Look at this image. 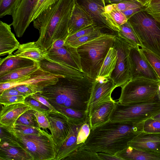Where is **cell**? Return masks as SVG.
Returning <instances> with one entry per match:
<instances>
[{
    "mask_svg": "<svg viewBox=\"0 0 160 160\" xmlns=\"http://www.w3.org/2000/svg\"><path fill=\"white\" fill-rule=\"evenodd\" d=\"M157 97L158 100L160 101V81L158 84V88L157 91Z\"/></svg>",
    "mask_w": 160,
    "mask_h": 160,
    "instance_id": "91938a15",
    "label": "cell"
},
{
    "mask_svg": "<svg viewBox=\"0 0 160 160\" xmlns=\"http://www.w3.org/2000/svg\"><path fill=\"white\" fill-rule=\"evenodd\" d=\"M117 59L116 49L114 47L110 48L103 62L98 78L110 77L115 68Z\"/></svg>",
    "mask_w": 160,
    "mask_h": 160,
    "instance_id": "83f0119b",
    "label": "cell"
},
{
    "mask_svg": "<svg viewBox=\"0 0 160 160\" xmlns=\"http://www.w3.org/2000/svg\"><path fill=\"white\" fill-rule=\"evenodd\" d=\"M144 122L132 123L109 121L90 128L82 146L94 152L115 155L126 148L128 142L144 132Z\"/></svg>",
    "mask_w": 160,
    "mask_h": 160,
    "instance_id": "6da1fadb",
    "label": "cell"
},
{
    "mask_svg": "<svg viewBox=\"0 0 160 160\" xmlns=\"http://www.w3.org/2000/svg\"><path fill=\"white\" fill-rule=\"evenodd\" d=\"M160 80H155L144 78L130 80L121 87L118 101L124 105L140 104L151 102L157 97Z\"/></svg>",
    "mask_w": 160,
    "mask_h": 160,
    "instance_id": "52a82bcc",
    "label": "cell"
},
{
    "mask_svg": "<svg viewBox=\"0 0 160 160\" xmlns=\"http://www.w3.org/2000/svg\"><path fill=\"white\" fill-rule=\"evenodd\" d=\"M160 3V0H151L149 3Z\"/></svg>",
    "mask_w": 160,
    "mask_h": 160,
    "instance_id": "94428289",
    "label": "cell"
},
{
    "mask_svg": "<svg viewBox=\"0 0 160 160\" xmlns=\"http://www.w3.org/2000/svg\"><path fill=\"white\" fill-rule=\"evenodd\" d=\"M0 160H34L32 155L0 127Z\"/></svg>",
    "mask_w": 160,
    "mask_h": 160,
    "instance_id": "7c38bea8",
    "label": "cell"
},
{
    "mask_svg": "<svg viewBox=\"0 0 160 160\" xmlns=\"http://www.w3.org/2000/svg\"><path fill=\"white\" fill-rule=\"evenodd\" d=\"M39 67L38 63L16 69L0 77V82L16 80L24 77L34 72Z\"/></svg>",
    "mask_w": 160,
    "mask_h": 160,
    "instance_id": "f546056e",
    "label": "cell"
},
{
    "mask_svg": "<svg viewBox=\"0 0 160 160\" xmlns=\"http://www.w3.org/2000/svg\"><path fill=\"white\" fill-rule=\"evenodd\" d=\"M145 7L143 8L131 9L122 12L128 19L130 17L135 14L141 10L145 9Z\"/></svg>",
    "mask_w": 160,
    "mask_h": 160,
    "instance_id": "f5cc1de1",
    "label": "cell"
},
{
    "mask_svg": "<svg viewBox=\"0 0 160 160\" xmlns=\"http://www.w3.org/2000/svg\"><path fill=\"white\" fill-rule=\"evenodd\" d=\"M2 128L32 155L34 160H54L56 146L51 134L47 131L41 129L38 133L24 135L10 127Z\"/></svg>",
    "mask_w": 160,
    "mask_h": 160,
    "instance_id": "5b68a950",
    "label": "cell"
},
{
    "mask_svg": "<svg viewBox=\"0 0 160 160\" xmlns=\"http://www.w3.org/2000/svg\"><path fill=\"white\" fill-rule=\"evenodd\" d=\"M30 109V107L24 103L2 106L0 112V127H13L19 118Z\"/></svg>",
    "mask_w": 160,
    "mask_h": 160,
    "instance_id": "ffe728a7",
    "label": "cell"
},
{
    "mask_svg": "<svg viewBox=\"0 0 160 160\" xmlns=\"http://www.w3.org/2000/svg\"><path fill=\"white\" fill-rule=\"evenodd\" d=\"M46 116L49 122L50 130L56 150L69 134L70 121L66 115L57 110L51 111Z\"/></svg>",
    "mask_w": 160,
    "mask_h": 160,
    "instance_id": "2e32d148",
    "label": "cell"
},
{
    "mask_svg": "<svg viewBox=\"0 0 160 160\" xmlns=\"http://www.w3.org/2000/svg\"><path fill=\"white\" fill-rule=\"evenodd\" d=\"M62 76L51 74L40 67L27 75L21 78L5 82H0V93L5 90L18 86L25 84L31 86L36 92L44 88L55 84Z\"/></svg>",
    "mask_w": 160,
    "mask_h": 160,
    "instance_id": "30bf717a",
    "label": "cell"
},
{
    "mask_svg": "<svg viewBox=\"0 0 160 160\" xmlns=\"http://www.w3.org/2000/svg\"><path fill=\"white\" fill-rule=\"evenodd\" d=\"M93 24L94 23L91 16L74 2L68 25V36Z\"/></svg>",
    "mask_w": 160,
    "mask_h": 160,
    "instance_id": "cb8c5ba5",
    "label": "cell"
},
{
    "mask_svg": "<svg viewBox=\"0 0 160 160\" xmlns=\"http://www.w3.org/2000/svg\"><path fill=\"white\" fill-rule=\"evenodd\" d=\"M74 0H59L42 13L32 21L38 30L37 41L47 51L57 40L65 41L68 36V28Z\"/></svg>",
    "mask_w": 160,
    "mask_h": 160,
    "instance_id": "7a4b0ae2",
    "label": "cell"
},
{
    "mask_svg": "<svg viewBox=\"0 0 160 160\" xmlns=\"http://www.w3.org/2000/svg\"><path fill=\"white\" fill-rule=\"evenodd\" d=\"M38 64L42 69L51 74L66 78H82L81 72L62 62L52 60L47 57Z\"/></svg>",
    "mask_w": 160,
    "mask_h": 160,
    "instance_id": "d6986e66",
    "label": "cell"
},
{
    "mask_svg": "<svg viewBox=\"0 0 160 160\" xmlns=\"http://www.w3.org/2000/svg\"><path fill=\"white\" fill-rule=\"evenodd\" d=\"M48 51L37 41L20 44L14 54L38 63L47 57Z\"/></svg>",
    "mask_w": 160,
    "mask_h": 160,
    "instance_id": "603a6c76",
    "label": "cell"
},
{
    "mask_svg": "<svg viewBox=\"0 0 160 160\" xmlns=\"http://www.w3.org/2000/svg\"><path fill=\"white\" fill-rule=\"evenodd\" d=\"M139 49L160 79V57L143 47Z\"/></svg>",
    "mask_w": 160,
    "mask_h": 160,
    "instance_id": "d6a6232c",
    "label": "cell"
},
{
    "mask_svg": "<svg viewBox=\"0 0 160 160\" xmlns=\"http://www.w3.org/2000/svg\"><path fill=\"white\" fill-rule=\"evenodd\" d=\"M104 1L106 5L109 4H117L125 2H138L136 0H104Z\"/></svg>",
    "mask_w": 160,
    "mask_h": 160,
    "instance_id": "11a10c76",
    "label": "cell"
},
{
    "mask_svg": "<svg viewBox=\"0 0 160 160\" xmlns=\"http://www.w3.org/2000/svg\"><path fill=\"white\" fill-rule=\"evenodd\" d=\"M90 127L89 118L80 128L78 135V143L83 144L88 136L90 132Z\"/></svg>",
    "mask_w": 160,
    "mask_h": 160,
    "instance_id": "ee69618b",
    "label": "cell"
},
{
    "mask_svg": "<svg viewBox=\"0 0 160 160\" xmlns=\"http://www.w3.org/2000/svg\"><path fill=\"white\" fill-rule=\"evenodd\" d=\"M116 102L113 100L106 102L98 107L89 114L90 128L109 121Z\"/></svg>",
    "mask_w": 160,
    "mask_h": 160,
    "instance_id": "d4e9b609",
    "label": "cell"
},
{
    "mask_svg": "<svg viewBox=\"0 0 160 160\" xmlns=\"http://www.w3.org/2000/svg\"><path fill=\"white\" fill-rule=\"evenodd\" d=\"M144 6H146L148 4L151 0H136Z\"/></svg>",
    "mask_w": 160,
    "mask_h": 160,
    "instance_id": "6f0895ef",
    "label": "cell"
},
{
    "mask_svg": "<svg viewBox=\"0 0 160 160\" xmlns=\"http://www.w3.org/2000/svg\"><path fill=\"white\" fill-rule=\"evenodd\" d=\"M36 62L25 58L11 54L0 58V77L12 71L22 68L31 66Z\"/></svg>",
    "mask_w": 160,
    "mask_h": 160,
    "instance_id": "4316f807",
    "label": "cell"
},
{
    "mask_svg": "<svg viewBox=\"0 0 160 160\" xmlns=\"http://www.w3.org/2000/svg\"><path fill=\"white\" fill-rule=\"evenodd\" d=\"M14 88L27 97L36 93L34 90L28 85L23 84L18 86Z\"/></svg>",
    "mask_w": 160,
    "mask_h": 160,
    "instance_id": "c3c4849f",
    "label": "cell"
},
{
    "mask_svg": "<svg viewBox=\"0 0 160 160\" xmlns=\"http://www.w3.org/2000/svg\"><path fill=\"white\" fill-rule=\"evenodd\" d=\"M160 111V101L157 98L147 103L132 105L116 102L110 120L135 123L146 121Z\"/></svg>",
    "mask_w": 160,
    "mask_h": 160,
    "instance_id": "ba28073f",
    "label": "cell"
},
{
    "mask_svg": "<svg viewBox=\"0 0 160 160\" xmlns=\"http://www.w3.org/2000/svg\"><path fill=\"white\" fill-rule=\"evenodd\" d=\"M82 145L64 160H100L97 152L85 149L82 147Z\"/></svg>",
    "mask_w": 160,
    "mask_h": 160,
    "instance_id": "1f68e13d",
    "label": "cell"
},
{
    "mask_svg": "<svg viewBox=\"0 0 160 160\" xmlns=\"http://www.w3.org/2000/svg\"><path fill=\"white\" fill-rule=\"evenodd\" d=\"M70 120L71 128L69 134L61 145L56 149V155L54 160H64L83 144H78V138L80 128L86 122L78 123Z\"/></svg>",
    "mask_w": 160,
    "mask_h": 160,
    "instance_id": "ac0fdd59",
    "label": "cell"
},
{
    "mask_svg": "<svg viewBox=\"0 0 160 160\" xmlns=\"http://www.w3.org/2000/svg\"><path fill=\"white\" fill-rule=\"evenodd\" d=\"M36 118L39 127L43 129L48 128L50 129V126L48 118L46 116L42 113L36 111Z\"/></svg>",
    "mask_w": 160,
    "mask_h": 160,
    "instance_id": "bcb514c9",
    "label": "cell"
},
{
    "mask_svg": "<svg viewBox=\"0 0 160 160\" xmlns=\"http://www.w3.org/2000/svg\"><path fill=\"white\" fill-rule=\"evenodd\" d=\"M50 104L57 111L66 115L70 120L74 122L83 123L88 118L86 111L75 110L56 103Z\"/></svg>",
    "mask_w": 160,
    "mask_h": 160,
    "instance_id": "f1b7e54d",
    "label": "cell"
},
{
    "mask_svg": "<svg viewBox=\"0 0 160 160\" xmlns=\"http://www.w3.org/2000/svg\"><path fill=\"white\" fill-rule=\"evenodd\" d=\"M29 96L37 100L45 105L48 107L52 111H56V110L50 104L47 100L42 96L39 92L34 93Z\"/></svg>",
    "mask_w": 160,
    "mask_h": 160,
    "instance_id": "681fc988",
    "label": "cell"
},
{
    "mask_svg": "<svg viewBox=\"0 0 160 160\" xmlns=\"http://www.w3.org/2000/svg\"><path fill=\"white\" fill-rule=\"evenodd\" d=\"M65 43V40L62 39H58L53 43L50 48L58 49L64 46Z\"/></svg>",
    "mask_w": 160,
    "mask_h": 160,
    "instance_id": "db71d44e",
    "label": "cell"
},
{
    "mask_svg": "<svg viewBox=\"0 0 160 160\" xmlns=\"http://www.w3.org/2000/svg\"><path fill=\"white\" fill-rule=\"evenodd\" d=\"M117 34L124 39L132 46L141 47V44L132 28L127 21L120 26Z\"/></svg>",
    "mask_w": 160,
    "mask_h": 160,
    "instance_id": "4dcf8cb0",
    "label": "cell"
},
{
    "mask_svg": "<svg viewBox=\"0 0 160 160\" xmlns=\"http://www.w3.org/2000/svg\"><path fill=\"white\" fill-rule=\"evenodd\" d=\"M139 47L131 46L130 49V80L141 77L155 80H160L140 52Z\"/></svg>",
    "mask_w": 160,
    "mask_h": 160,
    "instance_id": "9a60e30c",
    "label": "cell"
},
{
    "mask_svg": "<svg viewBox=\"0 0 160 160\" xmlns=\"http://www.w3.org/2000/svg\"><path fill=\"white\" fill-rule=\"evenodd\" d=\"M115 36L104 34L77 48L84 76L93 81L98 78L109 49L113 47Z\"/></svg>",
    "mask_w": 160,
    "mask_h": 160,
    "instance_id": "277c9868",
    "label": "cell"
},
{
    "mask_svg": "<svg viewBox=\"0 0 160 160\" xmlns=\"http://www.w3.org/2000/svg\"><path fill=\"white\" fill-rule=\"evenodd\" d=\"M27 96H14L8 97H0V103L3 105H8L18 103H24Z\"/></svg>",
    "mask_w": 160,
    "mask_h": 160,
    "instance_id": "7bdbcfd3",
    "label": "cell"
},
{
    "mask_svg": "<svg viewBox=\"0 0 160 160\" xmlns=\"http://www.w3.org/2000/svg\"><path fill=\"white\" fill-rule=\"evenodd\" d=\"M133 148L160 152V133L142 132L128 142Z\"/></svg>",
    "mask_w": 160,
    "mask_h": 160,
    "instance_id": "44dd1931",
    "label": "cell"
},
{
    "mask_svg": "<svg viewBox=\"0 0 160 160\" xmlns=\"http://www.w3.org/2000/svg\"><path fill=\"white\" fill-rule=\"evenodd\" d=\"M24 103L28 106L31 109L42 113L46 115L52 111L48 107L29 96L26 97Z\"/></svg>",
    "mask_w": 160,
    "mask_h": 160,
    "instance_id": "d590c367",
    "label": "cell"
},
{
    "mask_svg": "<svg viewBox=\"0 0 160 160\" xmlns=\"http://www.w3.org/2000/svg\"><path fill=\"white\" fill-rule=\"evenodd\" d=\"M16 131L24 135L37 134L41 130L38 128L20 124H15L13 127H11Z\"/></svg>",
    "mask_w": 160,
    "mask_h": 160,
    "instance_id": "b9f144b4",
    "label": "cell"
},
{
    "mask_svg": "<svg viewBox=\"0 0 160 160\" xmlns=\"http://www.w3.org/2000/svg\"><path fill=\"white\" fill-rule=\"evenodd\" d=\"M116 5L118 8L121 11L133 8H143L145 7L138 2H123L116 4Z\"/></svg>",
    "mask_w": 160,
    "mask_h": 160,
    "instance_id": "7dc6e473",
    "label": "cell"
},
{
    "mask_svg": "<svg viewBox=\"0 0 160 160\" xmlns=\"http://www.w3.org/2000/svg\"><path fill=\"white\" fill-rule=\"evenodd\" d=\"M36 112L32 109L27 110L19 118L15 124L40 128L35 116Z\"/></svg>",
    "mask_w": 160,
    "mask_h": 160,
    "instance_id": "836d02e7",
    "label": "cell"
},
{
    "mask_svg": "<svg viewBox=\"0 0 160 160\" xmlns=\"http://www.w3.org/2000/svg\"><path fill=\"white\" fill-rule=\"evenodd\" d=\"M98 30L101 31L95 24L88 26L68 36L65 41V44H68L85 35Z\"/></svg>",
    "mask_w": 160,
    "mask_h": 160,
    "instance_id": "ab89813d",
    "label": "cell"
},
{
    "mask_svg": "<svg viewBox=\"0 0 160 160\" xmlns=\"http://www.w3.org/2000/svg\"><path fill=\"white\" fill-rule=\"evenodd\" d=\"M102 0L103 2H104V0Z\"/></svg>",
    "mask_w": 160,
    "mask_h": 160,
    "instance_id": "6125c7cd",
    "label": "cell"
},
{
    "mask_svg": "<svg viewBox=\"0 0 160 160\" xmlns=\"http://www.w3.org/2000/svg\"><path fill=\"white\" fill-rule=\"evenodd\" d=\"M113 4H109L106 5L105 7V13L108 14L113 9Z\"/></svg>",
    "mask_w": 160,
    "mask_h": 160,
    "instance_id": "9f6ffc18",
    "label": "cell"
},
{
    "mask_svg": "<svg viewBox=\"0 0 160 160\" xmlns=\"http://www.w3.org/2000/svg\"><path fill=\"white\" fill-rule=\"evenodd\" d=\"M131 46L124 39L116 35L113 47L117 51V59L110 78L117 87H121L130 79L129 53Z\"/></svg>",
    "mask_w": 160,
    "mask_h": 160,
    "instance_id": "9c48e42d",
    "label": "cell"
},
{
    "mask_svg": "<svg viewBox=\"0 0 160 160\" xmlns=\"http://www.w3.org/2000/svg\"><path fill=\"white\" fill-rule=\"evenodd\" d=\"M59 0H38L31 17V22Z\"/></svg>",
    "mask_w": 160,
    "mask_h": 160,
    "instance_id": "8d00e7d4",
    "label": "cell"
},
{
    "mask_svg": "<svg viewBox=\"0 0 160 160\" xmlns=\"http://www.w3.org/2000/svg\"><path fill=\"white\" fill-rule=\"evenodd\" d=\"M117 87L110 77H99L94 81L87 111L88 115L101 104L113 100L111 94Z\"/></svg>",
    "mask_w": 160,
    "mask_h": 160,
    "instance_id": "5bb4252c",
    "label": "cell"
},
{
    "mask_svg": "<svg viewBox=\"0 0 160 160\" xmlns=\"http://www.w3.org/2000/svg\"><path fill=\"white\" fill-rule=\"evenodd\" d=\"M19 95H25L16 90L14 88L5 90L0 93L1 97Z\"/></svg>",
    "mask_w": 160,
    "mask_h": 160,
    "instance_id": "f907efd6",
    "label": "cell"
},
{
    "mask_svg": "<svg viewBox=\"0 0 160 160\" xmlns=\"http://www.w3.org/2000/svg\"><path fill=\"white\" fill-rule=\"evenodd\" d=\"M55 61L62 62L82 72L80 60L77 48L65 44L58 49L50 48L47 57Z\"/></svg>",
    "mask_w": 160,
    "mask_h": 160,
    "instance_id": "e0dca14e",
    "label": "cell"
},
{
    "mask_svg": "<svg viewBox=\"0 0 160 160\" xmlns=\"http://www.w3.org/2000/svg\"><path fill=\"white\" fill-rule=\"evenodd\" d=\"M104 34H105V33L103 32L101 30H97L80 37L67 44L77 48L79 46Z\"/></svg>",
    "mask_w": 160,
    "mask_h": 160,
    "instance_id": "e575fe53",
    "label": "cell"
},
{
    "mask_svg": "<svg viewBox=\"0 0 160 160\" xmlns=\"http://www.w3.org/2000/svg\"><path fill=\"white\" fill-rule=\"evenodd\" d=\"M128 22L140 42L142 47L160 57V23L145 9L133 15Z\"/></svg>",
    "mask_w": 160,
    "mask_h": 160,
    "instance_id": "8992f818",
    "label": "cell"
},
{
    "mask_svg": "<svg viewBox=\"0 0 160 160\" xmlns=\"http://www.w3.org/2000/svg\"><path fill=\"white\" fill-rule=\"evenodd\" d=\"M144 132L147 133H160V120L149 118L145 121Z\"/></svg>",
    "mask_w": 160,
    "mask_h": 160,
    "instance_id": "60d3db41",
    "label": "cell"
},
{
    "mask_svg": "<svg viewBox=\"0 0 160 160\" xmlns=\"http://www.w3.org/2000/svg\"><path fill=\"white\" fill-rule=\"evenodd\" d=\"M113 6L112 10L109 13L105 14L120 28V26L126 22L128 19L122 12L118 8L116 4H113Z\"/></svg>",
    "mask_w": 160,
    "mask_h": 160,
    "instance_id": "74e56055",
    "label": "cell"
},
{
    "mask_svg": "<svg viewBox=\"0 0 160 160\" xmlns=\"http://www.w3.org/2000/svg\"><path fill=\"white\" fill-rule=\"evenodd\" d=\"M92 18L94 23L104 33L116 35L120 28L106 16V4L102 0H74Z\"/></svg>",
    "mask_w": 160,
    "mask_h": 160,
    "instance_id": "8fae6325",
    "label": "cell"
},
{
    "mask_svg": "<svg viewBox=\"0 0 160 160\" xmlns=\"http://www.w3.org/2000/svg\"><path fill=\"white\" fill-rule=\"evenodd\" d=\"M11 24L0 22V56L10 55L17 50L20 43L11 30Z\"/></svg>",
    "mask_w": 160,
    "mask_h": 160,
    "instance_id": "7402d4cb",
    "label": "cell"
},
{
    "mask_svg": "<svg viewBox=\"0 0 160 160\" xmlns=\"http://www.w3.org/2000/svg\"><path fill=\"white\" fill-rule=\"evenodd\" d=\"M145 10L160 23V3H149L145 6Z\"/></svg>",
    "mask_w": 160,
    "mask_h": 160,
    "instance_id": "f6af8a7d",
    "label": "cell"
},
{
    "mask_svg": "<svg viewBox=\"0 0 160 160\" xmlns=\"http://www.w3.org/2000/svg\"><path fill=\"white\" fill-rule=\"evenodd\" d=\"M151 118L154 119L160 120V111L152 116Z\"/></svg>",
    "mask_w": 160,
    "mask_h": 160,
    "instance_id": "680465c9",
    "label": "cell"
},
{
    "mask_svg": "<svg viewBox=\"0 0 160 160\" xmlns=\"http://www.w3.org/2000/svg\"><path fill=\"white\" fill-rule=\"evenodd\" d=\"M38 0H18L11 16L16 36H22L31 22V17Z\"/></svg>",
    "mask_w": 160,
    "mask_h": 160,
    "instance_id": "4fadbf2b",
    "label": "cell"
},
{
    "mask_svg": "<svg viewBox=\"0 0 160 160\" xmlns=\"http://www.w3.org/2000/svg\"><path fill=\"white\" fill-rule=\"evenodd\" d=\"M18 0H0V18L12 16Z\"/></svg>",
    "mask_w": 160,
    "mask_h": 160,
    "instance_id": "f35d334b",
    "label": "cell"
},
{
    "mask_svg": "<svg viewBox=\"0 0 160 160\" xmlns=\"http://www.w3.org/2000/svg\"><path fill=\"white\" fill-rule=\"evenodd\" d=\"M97 153L100 160H122L115 155L103 152Z\"/></svg>",
    "mask_w": 160,
    "mask_h": 160,
    "instance_id": "816d5d0a",
    "label": "cell"
},
{
    "mask_svg": "<svg viewBox=\"0 0 160 160\" xmlns=\"http://www.w3.org/2000/svg\"><path fill=\"white\" fill-rule=\"evenodd\" d=\"M93 82L85 76L81 78L61 77L55 84L39 92L50 103L87 112Z\"/></svg>",
    "mask_w": 160,
    "mask_h": 160,
    "instance_id": "3957f363",
    "label": "cell"
},
{
    "mask_svg": "<svg viewBox=\"0 0 160 160\" xmlns=\"http://www.w3.org/2000/svg\"><path fill=\"white\" fill-rule=\"evenodd\" d=\"M115 155L122 160H160V152L138 149L128 146Z\"/></svg>",
    "mask_w": 160,
    "mask_h": 160,
    "instance_id": "484cf974",
    "label": "cell"
}]
</instances>
